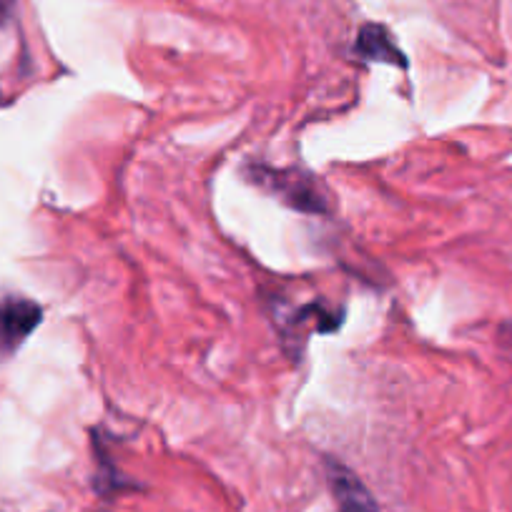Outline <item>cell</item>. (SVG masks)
<instances>
[{"mask_svg": "<svg viewBox=\"0 0 512 512\" xmlns=\"http://www.w3.org/2000/svg\"><path fill=\"white\" fill-rule=\"evenodd\" d=\"M244 176L254 186L272 194L289 209L302 211V214L324 216L329 214L327 191L322 189L319 179L309 171L302 169H274L267 164H249L244 166Z\"/></svg>", "mask_w": 512, "mask_h": 512, "instance_id": "obj_1", "label": "cell"}, {"mask_svg": "<svg viewBox=\"0 0 512 512\" xmlns=\"http://www.w3.org/2000/svg\"><path fill=\"white\" fill-rule=\"evenodd\" d=\"M41 304L26 297H0V357L16 352L41 324Z\"/></svg>", "mask_w": 512, "mask_h": 512, "instance_id": "obj_2", "label": "cell"}, {"mask_svg": "<svg viewBox=\"0 0 512 512\" xmlns=\"http://www.w3.org/2000/svg\"><path fill=\"white\" fill-rule=\"evenodd\" d=\"M327 480L339 512H382L362 480L337 460H327Z\"/></svg>", "mask_w": 512, "mask_h": 512, "instance_id": "obj_3", "label": "cell"}, {"mask_svg": "<svg viewBox=\"0 0 512 512\" xmlns=\"http://www.w3.org/2000/svg\"><path fill=\"white\" fill-rule=\"evenodd\" d=\"M354 53L362 61L369 63H387V66L407 68V56L400 51L392 33L382 26V23H367L359 31L357 43H354Z\"/></svg>", "mask_w": 512, "mask_h": 512, "instance_id": "obj_4", "label": "cell"}, {"mask_svg": "<svg viewBox=\"0 0 512 512\" xmlns=\"http://www.w3.org/2000/svg\"><path fill=\"white\" fill-rule=\"evenodd\" d=\"M93 450H96V462H98L93 487H96L98 495L106 497V500H108V497L118 495V492L136 490V487H139V485H134V482L128 480L126 475H121V472H118V467L113 465L111 457H108V452L103 450L101 440H96V437H93Z\"/></svg>", "mask_w": 512, "mask_h": 512, "instance_id": "obj_5", "label": "cell"}, {"mask_svg": "<svg viewBox=\"0 0 512 512\" xmlns=\"http://www.w3.org/2000/svg\"><path fill=\"white\" fill-rule=\"evenodd\" d=\"M13 13V0H0V26H6L11 21Z\"/></svg>", "mask_w": 512, "mask_h": 512, "instance_id": "obj_6", "label": "cell"}, {"mask_svg": "<svg viewBox=\"0 0 512 512\" xmlns=\"http://www.w3.org/2000/svg\"><path fill=\"white\" fill-rule=\"evenodd\" d=\"M0 103H3V93H0Z\"/></svg>", "mask_w": 512, "mask_h": 512, "instance_id": "obj_7", "label": "cell"}]
</instances>
